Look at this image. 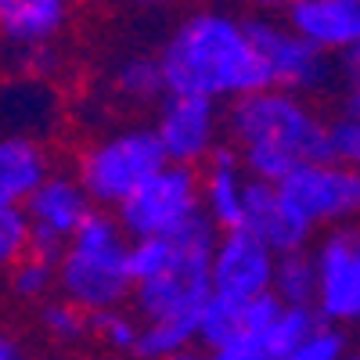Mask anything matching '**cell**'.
<instances>
[{
	"instance_id": "6da1fadb",
	"label": "cell",
	"mask_w": 360,
	"mask_h": 360,
	"mask_svg": "<svg viewBox=\"0 0 360 360\" xmlns=\"http://www.w3.org/2000/svg\"><path fill=\"white\" fill-rule=\"evenodd\" d=\"M162 90L227 105L266 86V69L249 40L245 18L227 4H202L184 15L155 54Z\"/></svg>"
},
{
	"instance_id": "7a4b0ae2",
	"label": "cell",
	"mask_w": 360,
	"mask_h": 360,
	"mask_svg": "<svg viewBox=\"0 0 360 360\" xmlns=\"http://www.w3.org/2000/svg\"><path fill=\"white\" fill-rule=\"evenodd\" d=\"M224 141L252 180H278L299 162L328 159L324 108L281 86H259L224 105Z\"/></svg>"
},
{
	"instance_id": "3957f363",
	"label": "cell",
	"mask_w": 360,
	"mask_h": 360,
	"mask_svg": "<svg viewBox=\"0 0 360 360\" xmlns=\"http://www.w3.org/2000/svg\"><path fill=\"white\" fill-rule=\"evenodd\" d=\"M217 227L202 213L173 234L134 238L127 249L130 307L137 321H191L209 299V256Z\"/></svg>"
},
{
	"instance_id": "277c9868",
	"label": "cell",
	"mask_w": 360,
	"mask_h": 360,
	"mask_svg": "<svg viewBox=\"0 0 360 360\" xmlns=\"http://www.w3.org/2000/svg\"><path fill=\"white\" fill-rule=\"evenodd\" d=\"M127 249L130 238L112 217V209H90V217L69 234L54 263V288L86 314L127 307L134 288Z\"/></svg>"
},
{
	"instance_id": "5b68a950",
	"label": "cell",
	"mask_w": 360,
	"mask_h": 360,
	"mask_svg": "<svg viewBox=\"0 0 360 360\" xmlns=\"http://www.w3.org/2000/svg\"><path fill=\"white\" fill-rule=\"evenodd\" d=\"M249 40L266 69V86H281L292 94H303L310 101H339L346 90L356 86V51L346 54H324L314 44H307L299 33L281 22L278 11H256L245 18Z\"/></svg>"
},
{
	"instance_id": "8992f818",
	"label": "cell",
	"mask_w": 360,
	"mask_h": 360,
	"mask_svg": "<svg viewBox=\"0 0 360 360\" xmlns=\"http://www.w3.org/2000/svg\"><path fill=\"white\" fill-rule=\"evenodd\" d=\"M162 162L166 159L152 127H127L83 148L76 162V180L83 184L86 198L94 202V209H115Z\"/></svg>"
},
{
	"instance_id": "52a82bcc",
	"label": "cell",
	"mask_w": 360,
	"mask_h": 360,
	"mask_svg": "<svg viewBox=\"0 0 360 360\" xmlns=\"http://www.w3.org/2000/svg\"><path fill=\"white\" fill-rule=\"evenodd\" d=\"M198 213H202L198 166H176V162H162L112 209V217L119 220L130 242L134 238L173 234L184 224H191Z\"/></svg>"
},
{
	"instance_id": "ba28073f",
	"label": "cell",
	"mask_w": 360,
	"mask_h": 360,
	"mask_svg": "<svg viewBox=\"0 0 360 360\" xmlns=\"http://www.w3.org/2000/svg\"><path fill=\"white\" fill-rule=\"evenodd\" d=\"M314 314L324 324L353 328L360 317V234L353 224L328 227L310 242Z\"/></svg>"
},
{
	"instance_id": "9c48e42d",
	"label": "cell",
	"mask_w": 360,
	"mask_h": 360,
	"mask_svg": "<svg viewBox=\"0 0 360 360\" xmlns=\"http://www.w3.org/2000/svg\"><path fill=\"white\" fill-rule=\"evenodd\" d=\"M278 191L314 231L353 224L356 209H360L356 166H346L335 159L299 162L278 180Z\"/></svg>"
},
{
	"instance_id": "30bf717a",
	"label": "cell",
	"mask_w": 360,
	"mask_h": 360,
	"mask_svg": "<svg viewBox=\"0 0 360 360\" xmlns=\"http://www.w3.org/2000/svg\"><path fill=\"white\" fill-rule=\"evenodd\" d=\"M69 15L72 0H0V58L22 72L51 69Z\"/></svg>"
},
{
	"instance_id": "8fae6325",
	"label": "cell",
	"mask_w": 360,
	"mask_h": 360,
	"mask_svg": "<svg viewBox=\"0 0 360 360\" xmlns=\"http://www.w3.org/2000/svg\"><path fill=\"white\" fill-rule=\"evenodd\" d=\"M159 101L152 134L162 148V159L176 166H202L224 141V105L188 94H162Z\"/></svg>"
},
{
	"instance_id": "7c38bea8",
	"label": "cell",
	"mask_w": 360,
	"mask_h": 360,
	"mask_svg": "<svg viewBox=\"0 0 360 360\" xmlns=\"http://www.w3.org/2000/svg\"><path fill=\"white\" fill-rule=\"evenodd\" d=\"M270 270H274V252L256 234H249L245 227L217 231L213 256H209V292L256 299L270 292Z\"/></svg>"
},
{
	"instance_id": "4fadbf2b",
	"label": "cell",
	"mask_w": 360,
	"mask_h": 360,
	"mask_svg": "<svg viewBox=\"0 0 360 360\" xmlns=\"http://www.w3.org/2000/svg\"><path fill=\"white\" fill-rule=\"evenodd\" d=\"M281 22L324 54L360 47V0H285Z\"/></svg>"
},
{
	"instance_id": "5bb4252c",
	"label": "cell",
	"mask_w": 360,
	"mask_h": 360,
	"mask_svg": "<svg viewBox=\"0 0 360 360\" xmlns=\"http://www.w3.org/2000/svg\"><path fill=\"white\" fill-rule=\"evenodd\" d=\"M242 227H245L249 234H256L274 256L295 252V249H310V242L317 238V231L281 198L278 184L252 180V176H249V184H245Z\"/></svg>"
},
{
	"instance_id": "9a60e30c",
	"label": "cell",
	"mask_w": 360,
	"mask_h": 360,
	"mask_svg": "<svg viewBox=\"0 0 360 360\" xmlns=\"http://www.w3.org/2000/svg\"><path fill=\"white\" fill-rule=\"evenodd\" d=\"M22 209L29 217V231L51 234V238H58V242H69V234L90 217L94 202L86 198L83 184L76 180V173L51 169L33 188V195L22 202Z\"/></svg>"
},
{
	"instance_id": "2e32d148",
	"label": "cell",
	"mask_w": 360,
	"mask_h": 360,
	"mask_svg": "<svg viewBox=\"0 0 360 360\" xmlns=\"http://www.w3.org/2000/svg\"><path fill=\"white\" fill-rule=\"evenodd\" d=\"M249 173L238 162V152L220 141L209 159L198 166V195H202V217L217 231L242 227V202H245Z\"/></svg>"
},
{
	"instance_id": "e0dca14e",
	"label": "cell",
	"mask_w": 360,
	"mask_h": 360,
	"mask_svg": "<svg viewBox=\"0 0 360 360\" xmlns=\"http://www.w3.org/2000/svg\"><path fill=\"white\" fill-rule=\"evenodd\" d=\"M281 303L270 292L256 299H231L209 292V299L198 310V328H195V346L202 349H217L245 332H263V328L278 317Z\"/></svg>"
},
{
	"instance_id": "ac0fdd59",
	"label": "cell",
	"mask_w": 360,
	"mask_h": 360,
	"mask_svg": "<svg viewBox=\"0 0 360 360\" xmlns=\"http://www.w3.org/2000/svg\"><path fill=\"white\" fill-rule=\"evenodd\" d=\"M51 169L47 148L33 134H0V209L22 205Z\"/></svg>"
},
{
	"instance_id": "d6986e66",
	"label": "cell",
	"mask_w": 360,
	"mask_h": 360,
	"mask_svg": "<svg viewBox=\"0 0 360 360\" xmlns=\"http://www.w3.org/2000/svg\"><path fill=\"white\" fill-rule=\"evenodd\" d=\"M270 295L281 307H314V259L310 249L274 256L270 270Z\"/></svg>"
},
{
	"instance_id": "ffe728a7",
	"label": "cell",
	"mask_w": 360,
	"mask_h": 360,
	"mask_svg": "<svg viewBox=\"0 0 360 360\" xmlns=\"http://www.w3.org/2000/svg\"><path fill=\"white\" fill-rule=\"evenodd\" d=\"M324 144L328 159L356 166L360 159V98L356 86L335 101V112H324Z\"/></svg>"
},
{
	"instance_id": "44dd1931",
	"label": "cell",
	"mask_w": 360,
	"mask_h": 360,
	"mask_svg": "<svg viewBox=\"0 0 360 360\" xmlns=\"http://www.w3.org/2000/svg\"><path fill=\"white\" fill-rule=\"evenodd\" d=\"M112 83H115L119 94H123L127 101H134V105H152V101H159L166 94L155 54H130V58H123V62L115 65V72H112Z\"/></svg>"
},
{
	"instance_id": "7402d4cb",
	"label": "cell",
	"mask_w": 360,
	"mask_h": 360,
	"mask_svg": "<svg viewBox=\"0 0 360 360\" xmlns=\"http://www.w3.org/2000/svg\"><path fill=\"white\" fill-rule=\"evenodd\" d=\"M195 328L198 324H191V321H141L134 353L141 360H159L166 353L188 349V346H195Z\"/></svg>"
},
{
	"instance_id": "603a6c76",
	"label": "cell",
	"mask_w": 360,
	"mask_h": 360,
	"mask_svg": "<svg viewBox=\"0 0 360 360\" xmlns=\"http://www.w3.org/2000/svg\"><path fill=\"white\" fill-rule=\"evenodd\" d=\"M278 360H349V332L339 324H317L314 332L285 349Z\"/></svg>"
},
{
	"instance_id": "cb8c5ba5",
	"label": "cell",
	"mask_w": 360,
	"mask_h": 360,
	"mask_svg": "<svg viewBox=\"0 0 360 360\" xmlns=\"http://www.w3.org/2000/svg\"><path fill=\"white\" fill-rule=\"evenodd\" d=\"M137 328H141V321H137L134 310H127V307H112V310L90 314V335H98V339H101L108 349H115V353H134Z\"/></svg>"
},
{
	"instance_id": "d4e9b609",
	"label": "cell",
	"mask_w": 360,
	"mask_h": 360,
	"mask_svg": "<svg viewBox=\"0 0 360 360\" xmlns=\"http://www.w3.org/2000/svg\"><path fill=\"white\" fill-rule=\"evenodd\" d=\"M8 281H11V292L18 299H33V303H44L54 288V263L47 259H37V256H22L15 266H8Z\"/></svg>"
},
{
	"instance_id": "484cf974",
	"label": "cell",
	"mask_w": 360,
	"mask_h": 360,
	"mask_svg": "<svg viewBox=\"0 0 360 360\" xmlns=\"http://www.w3.org/2000/svg\"><path fill=\"white\" fill-rule=\"evenodd\" d=\"M40 324L58 342H79L83 335H90V314L79 310L76 303H69V299H51V303H44Z\"/></svg>"
},
{
	"instance_id": "4316f807",
	"label": "cell",
	"mask_w": 360,
	"mask_h": 360,
	"mask_svg": "<svg viewBox=\"0 0 360 360\" xmlns=\"http://www.w3.org/2000/svg\"><path fill=\"white\" fill-rule=\"evenodd\" d=\"M29 252V217L22 205L0 209V270L15 266Z\"/></svg>"
},
{
	"instance_id": "83f0119b",
	"label": "cell",
	"mask_w": 360,
	"mask_h": 360,
	"mask_svg": "<svg viewBox=\"0 0 360 360\" xmlns=\"http://www.w3.org/2000/svg\"><path fill=\"white\" fill-rule=\"evenodd\" d=\"M205 360H278V349L270 342V324L263 332H245L217 349H205Z\"/></svg>"
},
{
	"instance_id": "f1b7e54d",
	"label": "cell",
	"mask_w": 360,
	"mask_h": 360,
	"mask_svg": "<svg viewBox=\"0 0 360 360\" xmlns=\"http://www.w3.org/2000/svg\"><path fill=\"white\" fill-rule=\"evenodd\" d=\"M0 360H25V356H22V346H18L8 332H0Z\"/></svg>"
},
{
	"instance_id": "f546056e",
	"label": "cell",
	"mask_w": 360,
	"mask_h": 360,
	"mask_svg": "<svg viewBox=\"0 0 360 360\" xmlns=\"http://www.w3.org/2000/svg\"><path fill=\"white\" fill-rule=\"evenodd\" d=\"M159 360H205V353H202V349H195V346H188V349L166 353V356H159Z\"/></svg>"
},
{
	"instance_id": "4dcf8cb0",
	"label": "cell",
	"mask_w": 360,
	"mask_h": 360,
	"mask_svg": "<svg viewBox=\"0 0 360 360\" xmlns=\"http://www.w3.org/2000/svg\"><path fill=\"white\" fill-rule=\"evenodd\" d=\"M256 4H259L263 11H278V8L285 4V0H256Z\"/></svg>"
},
{
	"instance_id": "1f68e13d",
	"label": "cell",
	"mask_w": 360,
	"mask_h": 360,
	"mask_svg": "<svg viewBox=\"0 0 360 360\" xmlns=\"http://www.w3.org/2000/svg\"><path fill=\"white\" fill-rule=\"evenodd\" d=\"M127 4H141V8H159V4H169V0H127Z\"/></svg>"
},
{
	"instance_id": "d6a6232c",
	"label": "cell",
	"mask_w": 360,
	"mask_h": 360,
	"mask_svg": "<svg viewBox=\"0 0 360 360\" xmlns=\"http://www.w3.org/2000/svg\"><path fill=\"white\" fill-rule=\"evenodd\" d=\"M202 4H227V0H202Z\"/></svg>"
},
{
	"instance_id": "836d02e7",
	"label": "cell",
	"mask_w": 360,
	"mask_h": 360,
	"mask_svg": "<svg viewBox=\"0 0 360 360\" xmlns=\"http://www.w3.org/2000/svg\"><path fill=\"white\" fill-rule=\"evenodd\" d=\"M349 360H356V356H353V353H349Z\"/></svg>"
}]
</instances>
